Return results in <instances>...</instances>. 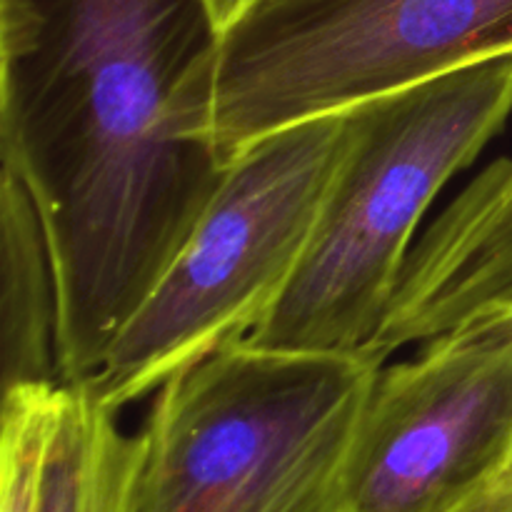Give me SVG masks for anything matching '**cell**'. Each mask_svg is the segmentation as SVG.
<instances>
[{
  "instance_id": "6da1fadb",
  "label": "cell",
  "mask_w": 512,
  "mask_h": 512,
  "mask_svg": "<svg viewBox=\"0 0 512 512\" xmlns=\"http://www.w3.org/2000/svg\"><path fill=\"white\" fill-rule=\"evenodd\" d=\"M0 153L33 193L58 380L85 385L175 258L223 165L178 128L215 40L205 0H0Z\"/></svg>"
},
{
  "instance_id": "7a4b0ae2",
  "label": "cell",
  "mask_w": 512,
  "mask_h": 512,
  "mask_svg": "<svg viewBox=\"0 0 512 512\" xmlns=\"http://www.w3.org/2000/svg\"><path fill=\"white\" fill-rule=\"evenodd\" d=\"M375 350L225 345L155 393L133 512H350Z\"/></svg>"
},
{
  "instance_id": "3957f363",
  "label": "cell",
  "mask_w": 512,
  "mask_h": 512,
  "mask_svg": "<svg viewBox=\"0 0 512 512\" xmlns=\"http://www.w3.org/2000/svg\"><path fill=\"white\" fill-rule=\"evenodd\" d=\"M348 115L313 240L248 338L260 348H373L430 205L512 118V55L365 100Z\"/></svg>"
},
{
  "instance_id": "277c9868",
  "label": "cell",
  "mask_w": 512,
  "mask_h": 512,
  "mask_svg": "<svg viewBox=\"0 0 512 512\" xmlns=\"http://www.w3.org/2000/svg\"><path fill=\"white\" fill-rule=\"evenodd\" d=\"M512 55V0H250L185 75L178 128L220 165L303 120Z\"/></svg>"
},
{
  "instance_id": "5b68a950",
  "label": "cell",
  "mask_w": 512,
  "mask_h": 512,
  "mask_svg": "<svg viewBox=\"0 0 512 512\" xmlns=\"http://www.w3.org/2000/svg\"><path fill=\"white\" fill-rule=\"evenodd\" d=\"M350 115L270 133L223 165L203 213L88 385L120 413L248 340L293 280L345 155Z\"/></svg>"
},
{
  "instance_id": "8992f818",
  "label": "cell",
  "mask_w": 512,
  "mask_h": 512,
  "mask_svg": "<svg viewBox=\"0 0 512 512\" xmlns=\"http://www.w3.org/2000/svg\"><path fill=\"white\" fill-rule=\"evenodd\" d=\"M510 468L512 303H493L380 368L350 512H438Z\"/></svg>"
},
{
  "instance_id": "52a82bcc",
  "label": "cell",
  "mask_w": 512,
  "mask_h": 512,
  "mask_svg": "<svg viewBox=\"0 0 512 512\" xmlns=\"http://www.w3.org/2000/svg\"><path fill=\"white\" fill-rule=\"evenodd\" d=\"M493 303H512V158L485 165L420 233L370 350L390 358Z\"/></svg>"
},
{
  "instance_id": "ba28073f",
  "label": "cell",
  "mask_w": 512,
  "mask_h": 512,
  "mask_svg": "<svg viewBox=\"0 0 512 512\" xmlns=\"http://www.w3.org/2000/svg\"><path fill=\"white\" fill-rule=\"evenodd\" d=\"M0 360L3 390L58 380V298L48 238L25 180L0 175Z\"/></svg>"
},
{
  "instance_id": "9c48e42d",
  "label": "cell",
  "mask_w": 512,
  "mask_h": 512,
  "mask_svg": "<svg viewBox=\"0 0 512 512\" xmlns=\"http://www.w3.org/2000/svg\"><path fill=\"white\" fill-rule=\"evenodd\" d=\"M143 433H125L118 413L88 385H63L43 458L38 512H133Z\"/></svg>"
},
{
  "instance_id": "30bf717a",
  "label": "cell",
  "mask_w": 512,
  "mask_h": 512,
  "mask_svg": "<svg viewBox=\"0 0 512 512\" xmlns=\"http://www.w3.org/2000/svg\"><path fill=\"white\" fill-rule=\"evenodd\" d=\"M438 512H512V468Z\"/></svg>"
},
{
  "instance_id": "8fae6325",
  "label": "cell",
  "mask_w": 512,
  "mask_h": 512,
  "mask_svg": "<svg viewBox=\"0 0 512 512\" xmlns=\"http://www.w3.org/2000/svg\"><path fill=\"white\" fill-rule=\"evenodd\" d=\"M248 3L250 0H205V8H208L215 35H218Z\"/></svg>"
}]
</instances>
